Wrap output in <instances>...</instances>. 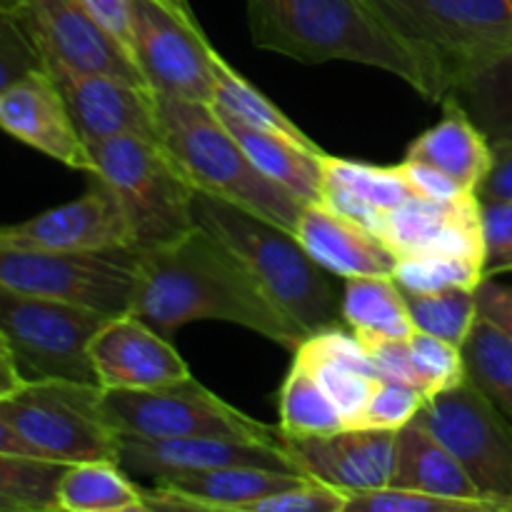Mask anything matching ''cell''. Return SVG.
<instances>
[{"mask_svg":"<svg viewBox=\"0 0 512 512\" xmlns=\"http://www.w3.org/2000/svg\"><path fill=\"white\" fill-rule=\"evenodd\" d=\"M65 468L55 460L0 453V500L15 512H55Z\"/></svg>","mask_w":512,"mask_h":512,"instance_id":"obj_34","label":"cell"},{"mask_svg":"<svg viewBox=\"0 0 512 512\" xmlns=\"http://www.w3.org/2000/svg\"><path fill=\"white\" fill-rule=\"evenodd\" d=\"M35 68H45L43 53L23 23L0 5V90Z\"/></svg>","mask_w":512,"mask_h":512,"instance_id":"obj_39","label":"cell"},{"mask_svg":"<svg viewBox=\"0 0 512 512\" xmlns=\"http://www.w3.org/2000/svg\"><path fill=\"white\" fill-rule=\"evenodd\" d=\"M0 415L40 458L63 465L118 463V433L105 415L100 385L63 378L25 380L0 400Z\"/></svg>","mask_w":512,"mask_h":512,"instance_id":"obj_7","label":"cell"},{"mask_svg":"<svg viewBox=\"0 0 512 512\" xmlns=\"http://www.w3.org/2000/svg\"><path fill=\"white\" fill-rule=\"evenodd\" d=\"M365 350L380 378L410 385L423 393L425 400L468 380L463 348L420 330L403 340H385Z\"/></svg>","mask_w":512,"mask_h":512,"instance_id":"obj_26","label":"cell"},{"mask_svg":"<svg viewBox=\"0 0 512 512\" xmlns=\"http://www.w3.org/2000/svg\"><path fill=\"white\" fill-rule=\"evenodd\" d=\"M133 60L155 95L213 103L215 48L200 23L180 18L160 0H133Z\"/></svg>","mask_w":512,"mask_h":512,"instance_id":"obj_12","label":"cell"},{"mask_svg":"<svg viewBox=\"0 0 512 512\" xmlns=\"http://www.w3.org/2000/svg\"><path fill=\"white\" fill-rule=\"evenodd\" d=\"M0 453L10 455H28V458H40L38 450L28 443V440L20 438L18 430L8 423V420L0 415Z\"/></svg>","mask_w":512,"mask_h":512,"instance_id":"obj_46","label":"cell"},{"mask_svg":"<svg viewBox=\"0 0 512 512\" xmlns=\"http://www.w3.org/2000/svg\"><path fill=\"white\" fill-rule=\"evenodd\" d=\"M0 245L48 253H135L123 210L95 178L88 193L70 203L23 223L0 225Z\"/></svg>","mask_w":512,"mask_h":512,"instance_id":"obj_14","label":"cell"},{"mask_svg":"<svg viewBox=\"0 0 512 512\" xmlns=\"http://www.w3.org/2000/svg\"><path fill=\"white\" fill-rule=\"evenodd\" d=\"M88 13L100 23V28L128 53L133 60V25H130V10L133 0H83ZM135 63V60H133Z\"/></svg>","mask_w":512,"mask_h":512,"instance_id":"obj_42","label":"cell"},{"mask_svg":"<svg viewBox=\"0 0 512 512\" xmlns=\"http://www.w3.org/2000/svg\"><path fill=\"white\" fill-rule=\"evenodd\" d=\"M303 480H308V475L233 465V468L163 475L153 480V488H143V498L148 512H248L250 505L258 500L295 488Z\"/></svg>","mask_w":512,"mask_h":512,"instance_id":"obj_21","label":"cell"},{"mask_svg":"<svg viewBox=\"0 0 512 512\" xmlns=\"http://www.w3.org/2000/svg\"><path fill=\"white\" fill-rule=\"evenodd\" d=\"M88 355L103 390H145L190 378L173 340L133 313L110 315L90 338Z\"/></svg>","mask_w":512,"mask_h":512,"instance_id":"obj_17","label":"cell"},{"mask_svg":"<svg viewBox=\"0 0 512 512\" xmlns=\"http://www.w3.org/2000/svg\"><path fill=\"white\" fill-rule=\"evenodd\" d=\"M63 512H148L143 488L115 460L68 465L58 483Z\"/></svg>","mask_w":512,"mask_h":512,"instance_id":"obj_29","label":"cell"},{"mask_svg":"<svg viewBox=\"0 0 512 512\" xmlns=\"http://www.w3.org/2000/svg\"><path fill=\"white\" fill-rule=\"evenodd\" d=\"M108 313L0 288V335L25 380L95 383L88 345Z\"/></svg>","mask_w":512,"mask_h":512,"instance_id":"obj_9","label":"cell"},{"mask_svg":"<svg viewBox=\"0 0 512 512\" xmlns=\"http://www.w3.org/2000/svg\"><path fill=\"white\" fill-rule=\"evenodd\" d=\"M340 315L365 348L385 340H403L415 333L408 295L395 278H345Z\"/></svg>","mask_w":512,"mask_h":512,"instance_id":"obj_28","label":"cell"},{"mask_svg":"<svg viewBox=\"0 0 512 512\" xmlns=\"http://www.w3.org/2000/svg\"><path fill=\"white\" fill-rule=\"evenodd\" d=\"M160 143L200 193L250 210L258 218L295 233L303 203L260 173L213 103L155 95Z\"/></svg>","mask_w":512,"mask_h":512,"instance_id":"obj_5","label":"cell"},{"mask_svg":"<svg viewBox=\"0 0 512 512\" xmlns=\"http://www.w3.org/2000/svg\"><path fill=\"white\" fill-rule=\"evenodd\" d=\"M0 512H15L13 508H10L8 503H3V500H0Z\"/></svg>","mask_w":512,"mask_h":512,"instance_id":"obj_48","label":"cell"},{"mask_svg":"<svg viewBox=\"0 0 512 512\" xmlns=\"http://www.w3.org/2000/svg\"><path fill=\"white\" fill-rule=\"evenodd\" d=\"M428 428L458 458L485 500L512 510V420L473 380L443 390L423 408Z\"/></svg>","mask_w":512,"mask_h":512,"instance_id":"obj_11","label":"cell"},{"mask_svg":"<svg viewBox=\"0 0 512 512\" xmlns=\"http://www.w3.org/2000/svg\"><path fill=\"white\" fill-rule=\"evenodd\" d=\"M463 355L468 378L512 420V338L478 315Z\"/></svg>","mask_w":512,"mask_h":512,"instance_id":"obj_33","label":"cell"},{"mask_svg":"<svg viewBox=\"0 0 512 512\" xmlns=\"http://www.w3.org/2000/svg\"><path fill=\"white\" fill-rule=\"evenodd\" d=\"M395 488L420 490V493L443 495L453 500H470V503H483L490 510L498 512L490 500L480 495L470 475L458 463L453 453L445 448L443 440L428 428L420 415H415L405 428L398 430V445H395Z\"/></svg>","mask_w":512,"mask_h":512,"instance_id":"obj_24","label":"cell"},{"mask_svg":"<svg viewBox=\"0 0 512 512\" xmlns=\"http://www.w3.org/2000/svg\"><path fill=\"white\" fill-rule=\"evenodd\" d=\"M0 288L108 315L128 313L135 253H48L0 245Z\"/></svg>","mask_w":512,"mask_h":512,"instance_id":"obj_10","label":"cell"},{"mask_svg":"<svg viewBox=\"0 0 512 512\" xmlns=\"http://www.w3.org/2000/svg\"><path fill=\"white\" fill-rule=\"evenodd\" d=\"M483 203V238H485V278L512 273V203L488 200Z\"/></svg>","mask_w":512,"mask_h":512,"instance_id":"obj_40","label":"cell"},{"mask_svg":"<svg viewBox=\"0 0 512 512\" xmlns=\"http://www.w3.org/2000/svg\"><path fill=\"white\" fill-rule=\"evenodd\" d=\"M160 3H163V5H168V8L173 10V13H178L180 18L190 20V23H198V18H195V15H193V10H190L188 0H160Z\"/></svg>","mask_w":512,"mask_h":512,"instance_id":"obj_47","label":"cell"},{"mask_svg":"<svg viewBox=\"0 0 512 512\" xmlns=\"http://www.w3.org/2000/svg\"><path fill=\"white\" fill-rule=\"evenodd\" d=\"M408 305L415 330L458 348H463L478 320V290L450 288L438 293L408 295Z\"/></svg>","mask_w":512,"mask_h":512,"instance_id":"obj_35","label":"cell"},{"mask_svg":"<svg viewBox=\"0 0 512 512\" xmlns=\"http://www.w3.org/2000/svg\"><path fill=\"white\" fill-rule=\"evenodd\" d=\"M103 408L118 435L138 438H230L285 445L280 425L250 418L190 378L145 390H103Z\"/></svg>","mask_w":512,"mask_h":512,"instance_id":"obj_8","label":"cell"},{"mask_svg":"<svg viewBox=\"0 0 512 512\" xmlns=\"http://www.w3.org/2000/svg\"><path fill=\"white\" fill-rule=\"evenodd\" d=\"M213 108L260 173L293 193L303 205L320 203L323 198V168H320L323 150H308L293 140L253 128L220 105H213Z\"/></svg>","mask_w":512,"mask_h":512,"instance_id":"obj_27","label":"cell"},{"mask_svg":"<svg viewBox=\"0 0 512 512\" xmlns=\"http://www.w3.org/2000/svg\"><path fill=\"white\" fill-rule=\"evenodd\" d=\"M0 130L68 168L93 173L88 145L48 68L30 70L0 90Z\"/></svg>","mask_w":512,"mask_h":512,"instance_id":"obj_19","label":"cell"},{"mask_svg":"<svg viewBox=\"0 0 512 512\" xmlns=\"http://www.w3.org/2000/svg\"><path fill=\"white\" fill-rule=\"evenodd\" d=\"M23 23L48 65L110 73L145 83L138 65L100 28L83 0H0Z\"/></svg>","mask_w":512,"mask_h":512,"instance_id":"obj_13","label":"cell"},{"mask_svg":"<svg viewBox=\"0 0 512 512\" xmlns=\"http://www.w3.org/2000/svg\"><path fill=\"white\" fill-rule=\"evenodd\" d=\"M323 198L320 203L373 228L380 213L413 198L398 165H370L338 155H320Z\"/></svg>","mask_w":512,"mask_h":512,"instance_id":"obj_25","label":"cell"},{"mask_svg":"<svg viewBox=\"0 0 512 512\" xmlns=\"http://www.w3.org/2000/svg\"><path fill=\"white\" fill-rule=\"evenodd\" d=\"M48 70L68 103L85 145L113 135L160 140L158 103L148 85L68 65H48Z\"/></svg>","mask_w":512,"mask_h":512,"instance_id":"obj_15","label":"cell"},{"mask_svg":"<svg viewBox=\"0 0 512 512\" xmlns=\"http://www.w3.org/2000/svg\"><path fill=\"white\" fill-rule=\"evenodd\" d=\"M213 68H215V98L213 105H220L223 110L233 113L235 118L245 120L253 128L265 130V133L280 135L285 140L303 145L308 150H323L298 123L288 118L273 100L265 98L248 78L238 73L223 55L215 50L213 55Z\"/></svg>","mask_w":512,"mask_h":512,"instance_id":"obj_31","label":"cell"},{"mask_svg":"<svg viewBox=\"0 0 512 512\" xmlns=\"http://www.w3.org/2000/svg\"><path fill=\"white\" fill-rule=\"evenodd\" d=\"M393 278L403 293L423 295L450 288L478 290L485 280V270L478 260L455 255H413L398 260Z\"/></svg>","mask_w":512,"mask_h":512,"instance_id":"obj_36","label":"cell"},{"mask_svg":"<svg viewBox=\"0 0 512 512\" xmlns=\"http://www.w3.org/2000/svg\"><path fill=\"white\" fill-rule=\"evenodd\" d=\"M445 98L463 105L490 143H512V48L465 75Z\"/></svg>","mask_w":512,"mask_h":512,"instance_id":"obj_30","label":"cell"},{"mask_svg":"<svg viewBox=\"0 0 512 512\" xmlns=\"http://www.w3.org/2000/svg\"><path fill=\"white\" fill-rule=\"evenodd\" d=\"M443 118L420 133L405 150V160H418L440 170L470 193H478L493 165V143L460 103L445 98Z\"/></svg>","mask_w":512,"mask_h":512,"instance_id":"obj_23","label":"cell"},{"mask_svg":"<svg viewBox=\"0 0 512 512\" xmlns=\"http://www.w3.org/2000/svg\"><path fill=\"white\" fill-rule=\"evenodd\" d=\"M195 225L208 230L243 260L270 300L298 325L305 338L343 323L340 295L295 233L258 218L240 205L195 193Z\"/></svg>","mask_w":512,"mask_h":512,"instance_id":"obj_3","label":"cell"},{"mask_svg":"<svg viewBox=\"0 0 512 512\" xmlns=\"http://www.w3.org/2000/svg\"><path fill=\"white\" fill-rule=\"evenodd\" d=\"M93 173L125 215L133 250H148L195 228V193L160 140L113 135L88 143Z\"/></svg>","mask_w":512,"mask_h":512,"instance_id":"obj_6","label":"cell"},{"mask_svg":"<svg viewBox=\"0 0 512 512\" xmlns=\"http://www.w3.org/2000/svg\"><path fill=\"white\" fill-rule=\"evenodd\" d=\"M413 53L430 85V103L473 70L512 48V0H363Z\"/></svg>","mask_w":512,"mask_h":512,"instance_id":"obj_4","label":"cell"},{"mask_svg":"<svg viewBox=\"0 0 512 512\" xmlns=\"http://www.w3.org/2000/svg\"><path fill=\"white\" fill-rule=\"evenodd\" d=\"M295 238L320 268L340 278H393L398 265V258L373 230L323 203L303 205Z\"/></svg>","mask_w":512,"mask_h":512,"instance_id":"obj_22","label":"cell"},{"mask_svg":"<svg viewBox=\"0 0 512 512\" xmlns=\"http://www.w3.org/2000/svg\"><path fill=\"white\" fill-rule=\"evenodd\" d=\"M128 313L173 340L195 320L240 325L293 353L305 333L265 295L243 260L200 225L180 238L135 253Z\"/></svg>","mask_w":512,"mask_h":512,"instance_id":"obj_1","label":"cell"},{"mask_svg":"<svg viewBox=\"0 0 512 512\" xmlns=\"http://www.w3.org/2000/svg\"><path fill=\"white\" fill-rule=\"evenodd\" d=\"M345 512H493L483 503L470 500H453L443 495L420 493L388 485V488L365 490V493L348 495Z\"/></svg>","mask_w":512,"mask_h":512,"instance_id":"obj_37","label":"cell"},{"mask_svg":"<svg viewBox=\"0 0 512 512\" xmlns=\"http://www.w3.org/2000/svg\"><path fill=\"white\" fill-rule=\"evenodd\" d=\"M253 45L300 63L373 65L430 100L423 68L363 0H245Z\"/></svg>","mask_w":512,"mask_h":512,"instance_id":"obj_2","label":"cell"},{"mask_svg":"<svg viewBox=\"0 0 512 512\" xmlns=\"http://www.w3.org/2000/svg\"><path fill=\"white\" fill-rule=\"evenodd\" d=\"M370 230L388 245L398 260L413 255H455V258L478 260L485 270L480 195L445 205L413 195L405 203L380 213Z\"/></svg>","mask_w":512,"mask_h":512,"instance_id":"obj_16","label":"cell"},{"mask_svg":"<svg viewBox=\"0 0 512 512\" xmlns=\"http://www.w3.org/2000/svg\"><path fill=\"white\" fill-rule=\"evenodd\" d=\"M478 315L512 338V285L485 278L478 288Z\"/></svg>","mask_w":512,"mask_h":512,"instance_id":"obj_43","label":"cell"},{"mask_svg":"<svg viewBox=\"0 0 512 512\" xmlns=\"http://www.w3.org/2000/svg\"><path fill=\"white\" fill-rule=\"evenodd\" d=\"M480 198L512 203V143H493V165L478 190Z\"/></svg>","mask_w":512,"mask_h":512,"instance_id":"obj_44","label":"cell"},{"mask_svg":"<svg viewBox=\"0 0 512 512\" xmlns=\"http://www.w3.org/2000/svg\"><path fill=\"white\" fill-rule=\"evenodd\" d=\"M25 383L23 373H20L18 363L13 358V350H10L8 340L0 335V400L8 398L10 393L20 388Z\"/></svg>","mask_w":512,"mask_h":512,"instance_id":"obj_45","label":"cell"},{"mask_svg":"<svg viewBox=\"0 0 512 512\" xmlns=\"http://www.w3.org/2000/svg\"><path fill=\"white\" fill-rule=\"evenodd\" d=\"M118 465L133 478L148 480L173 473L233 468V465H250V468L303 475L285 445L250 443V440L230 438H138V435H118Z\"/></svg>","mask_w":512,"mask_h":512,"instance_id":"obj_18","label":"cell"},{"mask_svg":"<svg viewBox=\"0 0 512 512\" xmlns=\"http://www.w3.org/2000/svg\"><path fill=\"white\" fill-rule=\"evenodd\" d=\"M428 405L423 393H418L410 385L398 380L380 378L378 385L370 393L363 413L355 420L353 428H373V430H400L420 415V410Z\"/></svg>","mask_w":512,"mask_h":512,"instance_id":"obj_38","label":"cell"},{"mask_svg":"<svg viewBox=\"0 0 512 512\" xmlns=\"http://www.w3.org/2000/svg\"><path fill=\"white\" fill-rule=\"evenodd\" d=\"M283 440L300 473L345 495L393 483L398 430L343 428L330 435Z\"/></svg>","mask_w":512,"mask_h":512,"instance_id":"obj_20","label":"cell"},{"mask_svg":"<svg viewBox=\"0 0 512 512\" xmlns=\"http://www.w3.org/2000/svg\"><path fill=\"white\" fill-rule=\"evenodd\" d=\"M398 168L400 173H403L405 183H408L410 193H413L415 198L445 205V203H460V200L470 198V195H478L465 190L463 185L455 183L453 178H448V175L440 173V170L430 168V165L425 163H418V160H403Z\"/></svg>","mask_w":512,"mask_h":512,"instance_id":"obj_41","label":"cell"},{"mask_svg":"<svg viewBox=\"0 0 512 512\" xmlns=\"http://www.w3.org/2000/svg\"><path fill=\"white\" fill-rule=\"evenodd\" d=\"M345 423L338 408L325 393L313 370L293 360L280 388V430L283 438H310L343 430Z\"/></svg>","mask_w":512,"mask_h":512,"instance_id":"obj_32","label":"cell"}]
</instances>
